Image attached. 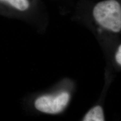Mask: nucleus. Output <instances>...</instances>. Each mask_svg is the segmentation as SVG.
<instances>
[{"label":"nucleus","instance_id":"39448f33","mask_svg":"<svg viewBox=\"0 0 121 121\" xmlns=\"http://www.w3.org/2000/svg\"><path fill=\"white\" fill-rule=\"evenodd\" d=\"M115 59H116V62L119 66L121 65V45H119L118 48L117 52L115 54Z\"/></svg>","mask_w":121,"mask_h":121},{"label":"nucleus","instance_id":"20e7f679","mask_svg":"<svg viewBox=\"0 0 121 121\" xmlns=\"http://www.w3.org/2000/svg\"><path fill=\"white\" fill-rule=\"evenodd\" d=\"M84 121H105L104 110L100 105H96L89 110L83 118Z\"/></svg>","mask_w":121,"mask_h":121},{"label":"nucleus","instance_id":"f03ea898","mask_svg":"<svg viewBox=\"0 0 121 121\" xmlns=\"http://www.w3.org/2000/svg\"><path fill=\"white\" fill-rule=\"evenodd\" d=\"M69 100L70 94L67 91H62L54 95H44L37 98L34 107L42 113L56 114L66 108Z\"/></svg>","mask_w":121,"mask_h":121},{"label":"nucleus","instance_id":"f257e3e1","mask_svg":"<svg viewBox=\"0 0 121 121\" xmlns=\"http://www.w3.org/2000/svg\"><path fill=\"white\" fill-rule=\"evenodd\" d=\"M91 16L95 23L111 33L121 31V4L119 0H102L91 9Z\"/></svg>","mask_w":121,"mask_h":121},{"label":"nucleus","instance_id":"7ed1b4c3","mask_svg":"<svg viewBox=\"0 0 121 121\" xmlns=\"http://www.w3.org/2000/svg\"><path fill=\"white\" fill-rule=\"evenodd\" d=\"M38 0H0V15L26 18L35 13Z\"/></svg>","mask_w":121,"mask_h":121}]
</instances>
